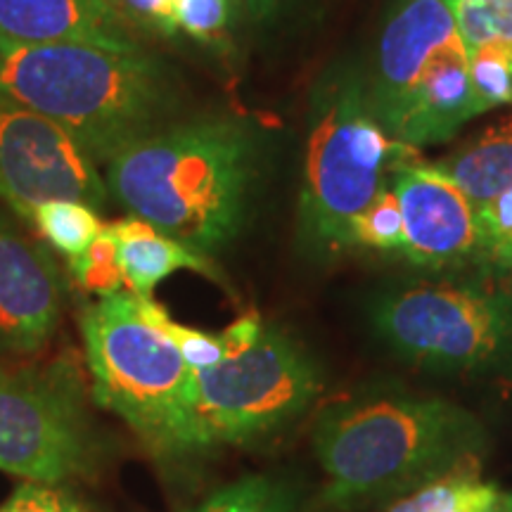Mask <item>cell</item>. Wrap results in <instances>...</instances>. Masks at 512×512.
Masks as SVG:
<instances>
[{"instance_id": "1", "label": "cell", "mask_w": 512, "mask_h": 512, "mask_svg": "<svg viewBox=\"0 0 512 512\" xmlns=\"http://www.w3.org/2000/svg\"><path fill=\"white\" fill-rule=\"evenodd\" d=\"M252 159L245 126L195 119L133 140L102 176L128 214L204 256L226 247L242 226Z\"/></svg>"}, {"instance_id": "2", "label": "cell", "mask_w": 512, "mask_h": 512, "mask_svg": "<svg viewBox=\"0 0 512 512\" xmlns=\"http://www.w3.org/2000/svg\"><path fill=\"white\" fill-rule=\"evenodd\" d=\"M0 93L53 121L105 164L162 128L174 98L166 69L143 48L93 43L0 41Z\"/></svg>"}, {"instance_id": "3", "label": "cell", "mask_w": 512, "mask_h": 512, "mask_svg": "<svg viewBox=\"0 0 512 512\" xmlns=\"http://www.w3.org/2000/svg\"><path fill=\"white\" fill-rule=\"evenodd\" d=\"M482 441V427L463 408L408 396L332 403L313 432L328 472L325 501L337 508L418 491L479 456Z\"/></svg>"}, {"instance_id": "4", "label": "cell", "mask_w": 512, "mask_h": 512, "mask_svg": "<svg viewBox=\"0 0 512 512\" xmlns=\"http://www.w3.org/2000/svg\"><path fill=\"white\" fill-rule=\"evenodd\" d=\"M81 335L95 401L157 448L176 451L195 396V368L147 318L140 294L100 297L83 311Z\"/></svg>"}, {"instance_id": "5", "label": "cell", "mask_w": 512, "mask_h": 512, "mask_svg": "<svg viewBox=\"0 0 512 512\" xmlns=\"http://www.w3.org/2000/svg\"><path fill=\"white\" fill-rule=\"evenodd\" d=\"M413 147L389 140L373 105L344 81L320 98L306 145L299 226L323 252L351 247V226L384 190L387 171L403 166Z\"/></svg>"}, {"instance_id": "6", "label": "cell", "mask_w": 512, "mask_h": 512, "mask_svg": "<svg viewBox=\"0 0 512 512\" xmlns=\"http://www.w3.org/2000/svg\"><path fill=\"white\" fill-rule=\"evenodd\" d=\"M318 392V370L302 349L261 325L259 335L230 349L221 363L195 370V396L176 451L268 437L299 418Z\"/></svg>"}, {"instance_id": "7", "label": "cell", "mask_w": 512, "mask_h": 512, "mask_svg": "<svg viewBox=\"0 0 512 512\" xmlns=\"http://www.w3.org/2000/svg\"><path fill=\"white\" fill-rule=\"evenodd\" d=\"M375 328L432 370H512V306L472 287L418 285L382 299Z\"/></svg>"}, {"instance_id": "8", "label": "cell", "mask_w": 512, "mask_h": 512, "mask_svg": "<svg viewBox=\"0 0 512 512\" xmlns=\"http://www.w3.org/2000/svg\"><path fill=\"white\" fill-rule=\"evenodd\" d=\"M91 458V430L72 384L0 366V470L57 484Z\"/></svg>"}, {"instance_id": "9", "label": "cell", "mask_w": 512, "mask_h": 512, "mask_svg": "<svg viewBox=\"0 0 512 512\" xmlns=\"http://www.w3.org/2000/svg\"><path fill=\"white\" fill-rule=\"evenodd\" d=\"M105 176L98 162L60 126L0 93V197L19 219L50 200H79L102 207Z\"/></svg>"}, {"instance_id": "10", "label": "cell", "mask_w": 512, "mask_h": 512, "mask_svg": "<svg viewBox=\"0 0 512 512\" xmlns=\"http://www.w3.org/2000/svg\"><path fill=\"white\" fill-rule=\"evenodd\" d=\"M403 216L401 254L415 266L444 268L479 249L475 207L437 166L403 164L392 185Z\"/></svg>"}, {"instance_id": "11", "label": "cell", "mask_w": 512, "mask_h": 512, "mask_svg": "<svg viewBox=\"0 0 512 512\" xmlns=\"http://www.w3.org/2000/svg\"><path fill=\"white\" fill-rule=\"evenodd\" d=\"M64 287L50 254L0 214V349L34 354L60 323Z\"/></svg>"}, {"instance_id": "12", "label": "cell", "mask_w": 512, "mask_h": 512, "mask_svg": "<svg viewBox=\"0 0 512 512\" xmlns=\"http://www.w3.org/2000/svg\"><path fill=\"white\" fill-rule=\"evenodd\" d=\"M458 38L463 36L448 0H403L380 43L377 119L392 117L434 57Z\"/></svg>"}, {"instance_id": "13", "label": "cell", "mask_w": 512, "mask_h": 512, "mask_svg": "<svg viewBox=\"0 0 512 512\" xmlns=\"http://www.w3.org/2000/svg\"><path fill=\"white\" fill-rule=\"evenodd\" d=\"M0 41L140 50L114 0H0Z\"/></svg>"}, {"instance_id": "14", "label": "cell", "mask_w": 512, "mask_h": 512, "mask_svg": "<svg viewBox=\"0 0 512 512\" xmlns=\"http://www.w3.org/2000/svg\"><path fill=\"white\" fill-rule=\"evenodd\" d=\"M107 230L117 245V264L124 285L140 297H152L155 287L176 271L214 275L202 254L159 233L155 226L138 216L128 214L126 219L107 223Z\"/></svg>"}, {"instance_id": "15", "label": "cell", "mask_w": 512, "mask_h": 512, "mask_svg": "<svg viewBox=\"0 0 512 512\" xmlns=\"http://www.w3.org/2000/svg\"><path fill=\"white\" fill-rule=\"evenodd\" d=\"M463 190L475 211L512 188V117L446 162L434 164Z\"/></svg>"}, {"instance_id": "16", "label": "cell", "mask_w": 512, "mask_h": 512, "mask_svg": "<svg viewBox=\"0 0 512 512\" xmlns=\"http://www.w3.org/2000/svg\"><path fill=\"white\" fill-rule=\"evenodd\" d=\"M510 494L482 479L479 456H472L444 477L420 486L389 512H503Z\"/></svg>"}, {"instance_id": "17", "label": "cell", "mask_w": 512, "mask_h": 512, "mask_svg": "<svg viewBox=\"0 0 512 512\" xmlns=\"http://www.w3.org/2000/svg\"><path fill=\"white\" fill-rule=\"evenodd\" d=\"M31 226H36L38 233L67 259L86 252L105 230V223L100 221L95 207L79 200L43 202L34 211Z\"/></svg>"}, {"instance_id": "18", "label": "cell", "mask_w": 512, "mask_h": 512, "mask_svg": "<svg viewBox=\"0 0 512 512\" xmlns=\"http://www.w3.org/2000/svg\"><path fill=\"white\" fill-rule=\"evenodd\" d=\"M185 512H299L283 484L271 477H242Z\"/></svg>"}, {"instance_id": "19", "label": "cell", "mask_w": 512, "mask_h": 512, "mask_svg": "<svg viewBox=\"0 0 512 512\" xmlns=\"http://www.w3.org/2000/svg\"><path fill=\"white\" fill-rule=\"evenodd\" d=\"M467 67L479 114L512 102V43L491 41L467 50Z\"/></svg>"}, {"instance_id": "20", "label": "cell", "mask_w": 512, "mask_h": 512, "mask_svg": "<svg viewBox=\"0 0 512 512\" xmlns=\"http://www.w3.org/2000/svg\"><path fill=\"white\" fill-rule=\"evenodd\" d=\"M403 216L401 204L392 188H384L351 226V247L396 249L403 247Z\"/></svg>"}, {"instance_id": "21", "label": "cell", "mask_w": 512, "mask_h": 512, "mask_svg": "<svg viewBox=\"0 0 512 512\" xmlns=\"http://www.w3.org/2000/svg\"><path fill=\"white\" fill-rule=\"evenodd\" d=\"M140 302H143V311L147 313V318L152 323H157L166 335L174 339L178 351H181L185 361L195 370L216 366V363H221L228 356V344L223 332L221 335H207V332L185 328V325L176 323L152 297H140Z\"/></svg>"}, {"instance_id": "22", "label": "cell", "mask_w": 512, "mask_h": 512, "mask_svg": "<svg viewBox=\"0 0 512 512\" xmlns=\"http://www.w3.org/2000/svg\"><path fill=\"white\" fill-rule=\"evenodd\" d=\"M69 266H72L76 283L100 294V297L121 292V287H124V278H121L117 264V245H114L107 226L86 252L69 259Z\"/></svg>"}, {"instance_id": "23", "label": "cell", "mask_w": 512, "mask_h": 512, "mask_svg": "<svg viewBox=\"0 0 512 512\" xmlns=\"http://www.w3.org/2000/svg\"><path fill=\"white\" fill-rule=\"evenodd\" d=\"M174 17L178 31L204 43L214 41L226 31L230 0H176Z\"/></svg>"}, {"instance_id": "24", "label": "cell", "mask_w": 512, "mask_h": 512, "mask_svg": "<svg viewBox=\"0 0 512 512\" xmlns=\"http://www.w3.org/2000/svg\"><path fill=\"white\" fill-rule=\"evenodd\" d=\"M479 230V249L494 256L512 242V188L496 195L475 211Z\"/></svg>"}, {"instance_id": "25", "label": "cell", "mask_w": 512, "mask_h": 512, "mask_svg": "<svg viewBox=\"0 0 512 512\" xmlns=\"http://www.w3.org/2000/svg\"><path fill=\"white\" fill-rule=\"evenodd\" d=\"M0 512H83L67 491L55 489V484L24 482L12 491L8 501L0 503Z\"/></svg>"}, {"instance_id": "26", "label": "cell", "mask_w": 512, "mask_h": 512, "mask_svg": "<svg viewBox=\"0 0 512 512\" xmlns=\"http://www.w3.org/2000/svg\"><path fill=\"white\" fill-rule=\"evenodd\" d=\"M126 17L143 24L145 29H155L164 36H176L174 0H114Z\"/></svg>"}, {"instance_id": "27", "label": "cell", "mask_w": 512, "mask_h": 512, "mask_svg": "<svg viewBox=\"0 0 512 512\" xmlns=\"http://www.w3.org/2000/svg\"><path fill=\"white\" fill-rule=\"evenodd\" d=\"M451 5H475V8H494V10H510L512 0H448Z\"/></svg>"}, {"instance_id": "28", "label": "cell", "mask_w": 512, "mask_h": 512, "mask_svg": "<svg viewBox=\"0 0 512 512\" xmlns=\"http://www.w3.org/2000/svg\"><path fill=\"white\" fill-rule=\"evenodd\" d=\"M278 3H280V0H247L249 10H252L256 17H266L268 12H271Z\"/></svg>"}, {"instance_id": "29", "label": "cell", "mask_w": 512, "mask_h": 512, "mask_svg": "<svg viewBox=\"0 0 512 512\" xmlns=\"http://www.w3.org/2000/svg\"><path fill=\"white\" fill-rule=\"evenodd\" d=\"M491 259L498 261V264L505 266V268H512V242H510V245H505L503 249H498V252L491 256Z\"/></svg>"}, {"instance_id": "30", "label": "cell", "mask_w": 512, "mask_h": 512, "mask_svg": "<svg viewBox=\"0 0 512 512\" xmlns=\"http://www.w3.org/2000/svg\"><path fill=\"white\" fill-rule=\"evenodd\" d=\"M503 512H512V494H510V498H508V505H505Z\"/></svg>"}]
</instances>
